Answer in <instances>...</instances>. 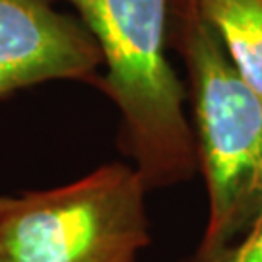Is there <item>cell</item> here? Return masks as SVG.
<instances>
[{
  "mask_svg": "<svg viewBox=\"0 0 262 262\" xmlns=\"http://www.w3.org/2000/svg\"><path fill=\"white\" fill-rule=\"evenodd\" d=\"M95 39L105 72L97 88L121 113V146L148 190L198 171L185 88L165 56L167 0H68Z\"/></svg>",
  "mask_w": 262,
  "mask_h": 262,
  "instance_id": "6da1fadb",
  "label": "cell"
},
{
  "mask_svg": "<svg viewBox=\"0 0 262 262\" xmlns=\"http://www.w3.org/2000/svg\"><path fill=\"white\" fill-rule=\"evenodd\" d=\"M181 51L194 111L208 220L196 253L237 241L262 214V97L235 68L212 26L188 0Z\"/></svg>",
  "mask_w": 262,
  "mask_h": 262,
  "instance_id": "7a4b0ae2",
  "label": "cell"
},
{
  "mask_svg": "<svg viewBox=\"0 0 262 262\" xmlns=\"http://www.w3.org/2000/svg\"><path fill=\"white\" fill-rule=\"evenodd\" d=\"M146 194L134 165L105 163L14 196L0 214V262H138L151 239Z\"/></svg>",
  "mask_w": 262,
  "mask_h": 262,
  "instance_id": "3957f363",
  "label": "cell"
},
{
  "mask_svg": "<svg viewBox=\"0 0 262 262\" xmlns=\"http://www.w3.org/2000/svg\"><path fill=\"white\" fill-rule=\"evenodd\" d=\"M99 66L88 28L49 0H0V99L55 80L97 85Z\"/></svg>",
  "mask_w": 262,
  "mask_h": 262,
  "instance_id": "277c9868",
  "label": "cell"
},
{
  "mask_svg": "<svg viewBox=\"0 0 262 262\" xmlns=\"http://www.w3.org/2000/svg\"><path fill=\"white\" fill-rule=\"evenodd\" d=\"M202 18L241 72L262 97V0H192Z\"/></svg>",
  "mask_w": 262,
  "mask_h": 262,
  "instance_id": "5b68a950",
  "label": "cell"
},
{
  "mask_svg": "<svg viewBox=\"0 0 262 262\" xmlns=\"http://www.w3.org/2000/svg\"><path fill=\"white\" fill-rule=\"evenodd\" d=\"M181 262H262V214L237 241L212 253H194Z\"/></svg>",
  "mask_w": 262,
  "mask_h": 262,
  "instance_id": "8992f818",
  "label": "cell"
},
{
  "mask_svg": "<svg viewBox=\"0 0 262 262\" xmlns=\"http://www.w3.org/2000/svg\"><path fill=\"white\" fill-rule=\"evenodd\" d=\"M12 198H14V196H2V194H0V214H2V212L8 208V204L12 202Z\"/></svg>",
  "mask_w": 262,
  "mask_h": 262,
  "instance_id": "52a82bcc",
  "label": "cell"
}]
</instances>
